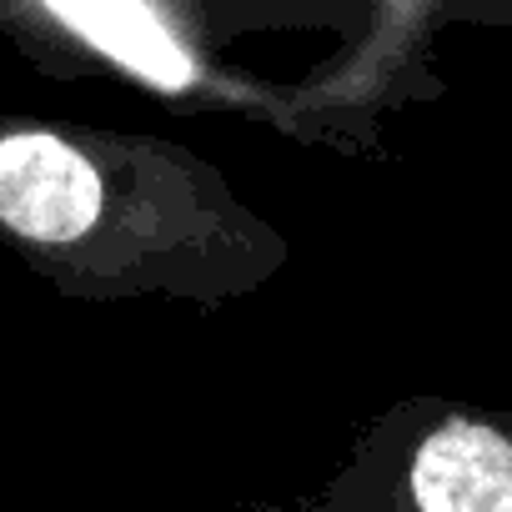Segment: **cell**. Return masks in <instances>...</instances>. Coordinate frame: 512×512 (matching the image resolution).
Here are the masks:
<instances>
[{
    "mask_svg": "<svg viewBox=\"0 0 512 512\" xmlns=\"http://www.w3.org/2000/svg\"><path fill=\"white\" fill-rule=\"evenodd\" d=\"M422 512H512V442L477 422L437 427L412 462Z\"/></svg>",
    "mask_w": 512,
    "mask_h": 512,
    "instance_id": "cell-1",
    "label": "cell"
},
{
    "mask_svg": "<svg viewBox=\"0 0 512 512\" xmlns=\"http://www.w3.org/2000/svg\"><path fill=\"white\" fill-rule=\"evenodd\" d=\"M36 21L56 26L61 36L91 46L111 66H121L161 91H181L196 76L186 51L171 41L166 21L146 6H61V0H46V6H36Z\"/></svg>",
    "mask_w": 512,
    "mask_h": 512,
    "instance_id": "cell-2",
    "label": "cell"
}]
</instances>
